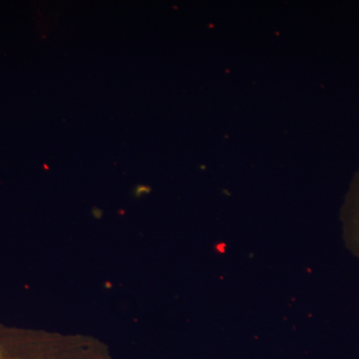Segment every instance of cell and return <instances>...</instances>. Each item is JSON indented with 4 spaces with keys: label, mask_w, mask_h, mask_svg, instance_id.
<instances>
[{
    "label": "cell",
    "mask_w": 359,
    "mask_h": 359,
    "mask_svg": "<svg viewBox=\"0 0 359 359\" xmlns=\"http://www.w3.org/2000/svg\"><path fill=\"white\" fill-rule=\"evenodd\" d=\"M0 359H80L71 347L53 346L42 340L0 332Z\"/></svg>",
    "instance_id": "6da1fadb"
},
{
    "label": "cell",
    "mask_w": 359,
    "mask_h": 359,
    "mask_svg": "<svg viewBox=\"0 0 359 359\" xmlns=\"http://www.w3.org/2000/svg\"><path fill=\"white\" fill-rule=\"evenodd\" d=\"M342 221L347 244L359 255V170L346 196L342 210Z\"/></svg>",
    "instance_id": "7a4b0ae2"
}]
</instances>
